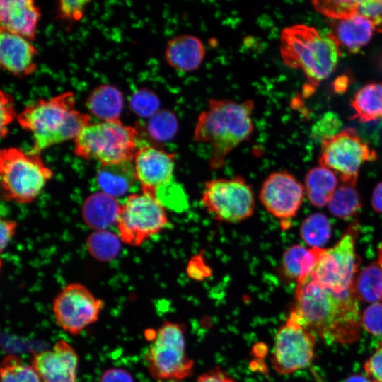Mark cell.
Wrapping results in <instances>:
<instances>
[{
	"instance_id": "cell-24",
	"label": "cell",
	"mask_w": 382,
	"mask_h": 382,
	"mask_svg": "<svg viewBox=\"0 0 382 382\" xmlns=\"http://www.w3.org/2000/svg\"><path fill=\"white\" fill-rule=\"evenodd\" d=\"M97 183L103 192L114 197L124 195L130 190L135 178L133 161L112 165H100Z\"/></svg>"
},
{
	"instance_id": "cell-28",
	"label": "cell",
	"mask_w": 382,
	"mask_h": 382,
	"mask_svg": "<svg viewBox=\"0 0 382 382\" xmlns=\"http://www.w3.org/2000/svg\"><path fill=\"white\" fill-rule=\"evenodd\" d=\"M299 234L311 248H322L331 237L332 226L325 214L317 212L309 215L302 221Z\"/></svg>"
},
{
	"instance_id": "cell-29",
	"label": "cell",
	"mask_w": 382,
	"mask_h": 382,
	"mask_svg": "<svg viewBox=\"0 0 382 382\" xmlns=\"http://www.w3.org/2000/svg\"><path fill=\"white\" fill-rule=\"evenodd\" d=\"M328 205L332 214L346 219L355 215L361 203L354 186L343 183L337 187Z\"/></svg>"
},
{
	"instance_id": "cell-10",
	"label": "cell",
	"mask_w": 382,
	"mask_h": 382,
	"mask_svg": "<svg viewBox=\"0 0 382 382\" xmlns=\"http://www.w3.org/2000/svg\"><path fill=\"white\" fill-rule=\"evenodd\" d=\"M168 224L166 209L154 197L141 192L127 196L121 204L116 226L123 243L139 246Z\"/></svg>"
},
{
	"instance_id": "cell-38",
	"label": "cell",
	"mask_w": 382,
	"mask_h": 382,
	"mask_svg": "<svg viewBox=\"0 0 382 382\" xmlns=\"http://www.w3.org/2000/svg\"><path fill=\"white\" fill-rule=\"evenodd\" d=\"M342 122L339 117L333 112H328L313 125V136L322 139L323 137L332 136L340 132Z\"/></svg>"
},
{
	"instance_id": "cell-42",
	"label": "cell",
	"mask_w": 382,
	"mask_h": 382,
	"mask_svg": "<svg viewBox=\"0 0 382 382\" xmlns=\"http://www.w3.org/2000/svg\"><path fill=\"white\" fill-rule=\"evenodd\" d=\"M99 382H134L132 375L122 368H111L101 375Z\"/></svg>"
},
{
	"instance_id": "cell-45",
	"label": "cell",
	"mask_w": 382,
	"mask_h": 382,
	"mask_svg": "<svg viewBox=\"0 0 382 382\" xmlns=\"http://www.w3.org/2000/svg\"><path fill=\"white\" fill-rule=\"evenodd\" d=\"M188 274L195 279H201L209 275V268L198 259H193L189 264L187 269Z\"/></svg>"
},
{
	"instance_id": "cell-46",
	"label": "cell",
	"mask_w": 382,
	"mask_h": 382,
	"mask_svg": "<svg viewBox=\"0 0 382 382\" xmlns=\"http://www.w3.org/2000/svg\"><path fill=\"white\" fill-rule=\"evenodd\" d=\"M371 206L374 211L382 214V182L378 183L373 191Z\"/></svg>"
},
{
	"instance_id": "cell-6",
	"label": "cell",
	"mask_w": 382,
	"mask_h": 382,
	"mask_svg": "<svg viewBox=\"0 0 382 382\" xmlns=\"http://www.w3.org/2000/svg\"><path fill=\"white\" fill-rule=\"evenodd\" d=\"M54 177L40 154L9 147L0 152L2 195L9 201L28 204L34 201Z\"/></svg>"
},
{
	"instance_id": "cell-11",
	"label": "cell",
	"mask_w": 382,
	"mask_h": 382,
	"mask_svg": "<svg viewBox=\"0 0 382 382\" xmlns=\"http://www.w3.org/2000/svg\"><path fill=\"white\" fill-rule=\"evenodd\" d=\"M316 337L290 311L286 322L277 330L272 357L274 369L287 375L311 365Z\"/></svg>"
},
{
	"instance_id": "cell-27",
	"label": "cell",
	"mask_w": 382,
	"mask_h": 382,
	"mask_svg": "<svg viewBox=\"0 0 382 382\" xmlns=\"http://www.w3.org/2000/svg\"><path fill=\"white\" fill-rule=\"evenodd\" d=\"M354 289L359 299L382 303V270L378 262L371 263L356 276Z\"/></svg>"
},
{
	"instance_id": "cell-15",
	"label": "cell",
	"mask_w": 382,
	"mask_h": 382,
	"mask_svg": "<svg viewBox=\"0 0 382 382\" xmlns=\"http://www.w3.org/2000/svg\"><path fill=\"white\" fill-rule=\"evenodd\" d=\"M175 158V154L151 145L138 147L133 166L142 192L154 197L158 188L174 178Z\"/></svg>"
},
{
	"instance_id": "cell-33",
	"label": "cell",
	"mask_w": 382,
	"mask_h": 382,
	"mask_svg": "<svg viewBox=\"0 0 382 382\" xmlns=\"http://www.w3.org/2000/svg\"><path fill=\"white\" fill-rule=\"evenodd\" d=\"M154 197L165 208L175 212L185 210L188 206L187 195L174 178L158 188Z\"/></svg>"
},
{
	"instance_id": "cell-8",
	"label": "cell",
	"mask_w": 382,
	"mask_h": 382,
	"mask_svg": "<svg viewBox=\"0 0 382 382\" xmlns=\"http://www.w3.org/2000/svg\"><path fill=\"white\" fill-rule=\"evenodd\" d=\"M376 158V152L352 127L321 139L320 166L332 170L345 184L354 186L361 165Z\"/></svg>"
},
{
	"instance_id": "cell-12",
	"label": "cell",
	"mask_w": 382,
	"mask_h": 382,
	"mask_svg": "<svg viewBox=\"0 0 382 382\" xmlns=\"http://www.w3.org/2000/svg\"><path fill=\"white\" fill-rule=\"evenodd\" d=\"M359 263L354 237L348 232L332 247L323 248L308 278L321 287L340 293L354 287Z\"/></svg>"
},
{
	"instance_id": "cell-31",
	"label": "cell",
	"mask_w": 382,
	"mask_h": 382,
	"mask_svg": "<svg viewBox=\"0 0 382 382\" xmlns=\"http://www.w3.org/2000/svg\"><path fill=\"white\" fill-rule=\"evenodd\" d=\"M1 382H41L32 364H25L18 357L5 356L0 367Z\"/></svg>"
},
{
	"instance_id": "cell-17",
	"label": "cell",
	"mask_w": 382,
	"mask_h": 382,
	"mask_svg": "<svg viewBox=\"0 0 382 382\" xmlns=\"http://www.w3.org/2000/svg\"><path fill=\"white\" fill-rule=\"evenodd\" d=\"M37 53L30 40L0 30V64L5 71L17 77L33 74L37 69Z\"/></svg>"
},
{
	"instance_id": "cell-2",
	"label": "cell",
	"mask_w": 382,
	"mask_h": 382,
	"mask_svg": "<svg viewBox=\"0 0 382 382\" xmlns=\"http://www.w3.org/2000/svg\"><path fill=\"white\" fill-rule=\"evenodd\" d=\"M254 105L252 100L211 99L208 109L199 114L193 138L197 142L210 144L212 169L222 167L229 153L252 134Z\"/></svg>"
},
{
	"instance_id": "cell-16",
	"label": "cell",
	"mask_w": 382,
	"mask_h": 382,
	"mask_svg": "<svg viewBox=\"0 0 382 382\" xmlns=\"http://www.w3.org/2000/svg\"><path fill=\"white\" fill-rule=\"evenodd\" d=\"M31 364L41 382H78L79 357L64 340H58L51 349L33 353Z\"/></svg>"
},
{
	"instance_id": "cell-4",
	"label": "cell",
	"mask_w": 382,
	"mask_h": 382,
	"mask_svg": "<svg viewBox=\"0 0 382 382\" xmlns=\"http://www.w3.org/2000/svg\"><path fill=\"white\" fill-rule=\"evenodd\" d=\"M341 46L332 33L321 34L315 28L296 24L283 29L280 37V54L284 64L300 69L309 85L311 94L319 83L335 71L342 55Z\"/></svg>"
},
{
	"instance_id": "cell-13",
	"label": "cell",
	"mask_w": 382,
	"mask_h": 382,
	"mask_svg": "<svg viewBox=\"0 0 382 382\" xmlns=\"http://www.w3.org/2000/svg\"><path fill=\"white\" fill-rule=\"evenodd\" d=\"M104 306L103 301L86 286L72 282L57 294L52 311L57 324L70 335L76 336L98 321Z\"/></svg>"
},
{
	"instance_id": "cell-40",
	"label": "cell",
	"mask_w": 382,
	"mask_h": 382,
	"mask_svg": "<svg viewBox=\"0 0 382 382\" xmlns=\"http://www.w3.org/2000/svg\"><path fill=\"white\" fill-rule=\"evenodd\" d=\"M1 137L6 136L8 126L15 117L16 112L12 97L4 91H0Z\"/></svg>"
},
{
	"instance_id": "cell-21",
	"label": "cell",
	"mask_w": 382,
	"mask_h": 382,
	"mask_svg": "<svg viewBox=\"0 0 382 382\" xmlns=\"http://www.w3.org/2000/svg\"><path fill=\"white\" fill-rule=\"evenodd\" d=\"M376 29L371 21L357 13L348 18L337 21L332 33L341 47L355 53L368 44Z\"/></svg>"
},
{
	"instance_id": "cell-26",
	"label": "cell",
	"mask_w": 382,
	"mask_h": 382,
	"mask_svg": "<svg viewBox=\"0 0 382 382\" xmlns=\"http://www.w3.org/2000/svg\"><path fill=\"white\" fill-rule=\"evenodd\" d=\"M353 118L369 122L382 118V82H371L361 87L351 100Z\"/></svg>"
},
{
	"instance_id": "cell-22",
	"label": "cell",
	"mask_w": 382,
	"mask_h": 382,
	"mask_svg": "<svg viewBox=\"0 0 382 382\" xmlns=\"http://www.w3.org/2000/svg\"><path fill=\"white\" fill-rule=\"evenodd\" d=\"M323 248L295 244L287 248L282 258V270L285 277L297 283L306 280L315 269Z\"/></svg>"
},
{
	"instance_id": "cell-49",
	"label": "cell",
	"mask_w": 382,
	"mask_h": 382,
	"mask_svg": "<svg viewBox=\"0 0 382 382\" xmlns=\"http://www.w3.org/2000/svg\"><path fill=\"white\" fill-rule=\"evenodd\" d=\"M378 263L380 265L381 269L382 270V242L380 244L379 248H378Z\"/></svg>"
},
{
	"instance_id": "cell-47",
	"label": "cell",
	"mask_w": 382,
	"mask_h": 382,
	"mask_svg": "<svg viewBox=\"0 0 382 382\" xmlns=\"http://www.w3.org/2000/svg\"><path fill=\"white\" fill-rule=\"evenodd\" d=\"M344 382H377L367 375L354 374L347 378Z\"/></svg>"
},
{
	"instance_id": "cell-1",
	"label": "cell",
	"mask_w": 382,
	"mask_h": 382,
	"mask_svg": "<svg viewBox=\"0 0 382 382\" xmlns=\"http://www.w3.org/2000/svg\"><path fill=\"white\" fill-rule=\"evenodd\" d=\"M294 294L291 311L316 337L342 345L359 338L361 315L354 287L337 293L308 278L297 283Z\"/></svg>"
},
{
	"instance_id": "cell-30",
	"label": "cell",
	"mask_w": 382,
	"mask_h": 382,
	"mask_svg": "<svg viewBox=\"0 0 382 382\" xmlns=\"http://www.w3.org/2000/svg\"><path fill=\"white\" fill-rule=\"evenodd\" d=\"M146 130L151 139L158 142L171 141L178 131L176 115L168 109H161L149 118Z\"/></svg>"
},
{
	"instance_id": "cell-20",
	"label": "cell",
	"mask_w": 382,
	"mask_h": 382,
	"mask_svg": "<svg viewBox=\"0 0 382 382\" xmlns=\"http://www.w3.org/2000/svg\"><path fill=\"white\" fill-rule=\"evenodd\" d=\"M121 204L117 199L103 192L89 196L83 203L84 221L96 231L107 230L117 224Z\"/></svg>"
},
{
	"instance_id": "cell-23",
	"label": "cell",
	"mask_w": 382,
	"mask_h": 382,
	"mask_svg": "<svg viewBox=\"0 0 382 382\" xmlns=\"http://www.w3.org/2000/svg\"><path fill=\"white\" fill-rule=\"evenodd\" d=\"M123 103L122 92L110 84L94 88L86 100V106L91 114L101 121L119 120Z\"/></svg>"
},
{
	"instance_id": "cell-39",
	"label": "cell",
	"mask_w": 382,
	"mask_h": 382,
	"mask_svg": "<svg viewBox=\"0 0 382 382\" xmlns=\"http://www.w3.org/2000/svg\"><path fill=\"white\" fill-rule=\"evenodd\" d=\"M357 13L368 18L378 28L382 24V1H359Z\"/></svg>"
},
{
	"instance_id": "cell-37",
	"label": "cell",
	"mask_w": 382,
	"mask_h": 382,
	"mask_svg": "<svg viewBox=\"0 0 382 382\" xmlns=\"http://www.w3.org/2000/svg\"><path fill=\"white\" fill-rule=\"evenodd\" d=\"M89 0H60L57 1L59 18L73 22L80 21L85 13Z\"/></svg>"
},
{
	"instance_id": "cell-43",
	"label": "cell",
	"mask_w": 382,
	"mask_h": 382,
	"mask_svg": "<svg viewBox=\"0 0 382 382\" xmlns=\"http://www.w3.org/2000/svg\"><path fill=\"white\" fill-rule=\"evenodd\" d=\"M17 228V223L15 221L9 219L1 220V242L0 249L2 253L9 244L10 241L13 238L16 229Z\"/></svg>"
},
{
	"instance_id": "cell-9",
	"label": "cell",
	"mask_w": 382,
	"mask_h": 382,
	"mask_svg": "<svg viewBox=\"0 0 382 382\" xmlns=\"http://www.w3.org/2000/svg\"><path fill=\"white\" fill-rule=\"evenodd\" d=\"M201 202L215 219L226 223L248 219L253 214L255 206L251 186L239 175L206 182Z\"/></svg>"
},
{
	"instance_id": "cell-19",
	"label": "cell",
	"mask_w": 382,
	"mask_h": 382,
	"mask_svg": "<svg viewBox=\"0 0 382 382\" xmlns=\"http://www.w3.org/2000/svg\"><path fill=\"white\" fill-rule=\"evenodd\" d=\"M205 47L196 36L183 34L175 36L167 43L165 59L172 68L183 72L197 69L205 57Z\"/></svg>"
},
{
	"instance_id": "cell-36",
	"label": "cell",
	"mask_w": 382,
	"mask_h": 382,
	"mask_svg": "<svg viewBox=\"0 0 382 382\" xmlns=\"http://www.w3.org/2000/svg\"><path fill=\"white\" fill-rule=\"evenodd\" d=\"M361 325L370 334L382 335V303L367 306L361 316Z\"/></svg>"
},
{
	"instance_id": "cell-7",
	"label": "cell",
	"mask_w": 382,
	"mask_h": 382,
	"mask_svg": "<svg viewBox=\"0 0 382 382\" xmlns=\"http://www.w3.org/2000/svg\"><path fill=\"white\" fill-rule=\"evenodd\" d=\"M186 326L163 322L154 332L144 359L150 376L159 382H180L190 377L195 362L186 349Z\"/></svg>"
},
{
	"instance_id": "cell-35",
	"label": "cell",
	"mask_w": 382,
	"mask_h": 382,
	"mask_svg": "<svg viewBox=\"0 0 382 382\" xmlns=\"http://www.w3.org/2000/svg\"><path fill=\"white\" fill-rule=\"evenodd\" d=\"M129 105L134 114L149 119L160 110L161 103L159 98L153 91L141 88L131 95Z\"/></svg>"
},
{
	"instance_id": "cell-44",
	"label": "cell",
	"mask_w": 382,
	"mask_h": 382,
	"mask_svg": "<svg viewBox=\"0 0 382 382\" xmlns=\"http://www.w3.org/2000/svg\"><path fill=\"white\" fill-rule=\"evenodd\" d=\"M195 382H236L227 373L219 368L203 373Z\"/></svg>"
},
{
	"instance_id": "cell-32",
	"label": "cell",
	"mask_w": 382,
	"mask_h": 382,
	"mask_svg": "<svg viewBox=\"0 0 382 382\" xmlns=\"http://www.w3.org/2000/svg\"><path fill=\"white\" fill-rule=\"evenodd\" d=\"M120 240V237L107 230L96 231L88 236L86 245L90 254L96 259L108 261L118 254Z\"/></svg>"
},
{
	"instance_id": "cell-5",
	"label": "cell",
	"mask_w": 382,
	"mask_h": 382,
	"mask_svg": "<svg viewBox=\"0 0 382 382\" xmlns=\"http://www.w3.org/2000/svg\"><path fill=\"white\" fill-rule=\"evenodd\" d=\"M138 139L137 129L120 120L91 122L74 139V152L103 166L133 161Z\"/></svg>"
},
{
	"instance_id": "cell-14",
	"label": "cell",
	"mask_w": 382,
	"mask_h": 382,
	"mask_svg": "<svg viewBox=\"0 0 382 382\" xmlns=\"http://www.w3.org/2000/svg\"><path fill=\"white\" fill-rule=\"evenodd\" d=\"M304 190V186L289 172H273L262 185L260 199L265 209L282 222L284 228L299 210Z\"/></svg>"
},
{
	"instance_id": "cell-48",
	"label": "cell",
	"mask_w": 382,
	"mask_h": 382,
	"mask_svg": "<svg viewBox=\"0 0 382 382\" xmlns=\"http://www.w3.org/2000/svg\"><path fill=\"white\" fill-rule=\"evenodd\" d=\"M348 78L347 76H340L335 81V90L336 91H338L339 93H341L342 91H344L346 90L347 86L348 85L347 81Z\"/></svg>"
},
{
	"instance_id": "cell-25",
	"label": "cell",
	"mask_w": 382,
	"mask_h": 382,
	"mask_svg": "<svg viewBox=\"0 0 382 382\" xmlns=\"http://www.w3.org/2000/svg\"><path fill=\"white\" fill-rule=\"evenodd\" d=\"M304 188L307 198L313 205L324 207L337 188V175L326 167H315L307 173Z\"/></svg>"
},
{
	"instance_id": "cell-3",
	"label": "cell",
	"mask_w": 382,
	"mask_h": 382,
	"mask_svg": "<svg viewBox=\"0 0 382 382\" xmlns=\"http://www.w3.org/2000/svg\"><path fill=\"white\" fill-rule=\"evenodd\" d=\"M17 120L32 134L33 145L30 151L37 154L53 145L74 140L92 122L89 114L76 109L74 93L70 91L29 103L17 115Z\"/></svg>"
},
{
	"instance_id": "cell-18",
	"label": "cell",
	"mask_w": 382,
	"mask_h": 382,
	"mask_svg": "<svg viewBox=\"0 0 382 382\" xmlns=\"http://www.w3.org/2000/svg\"><path fill=\"white\" fill-rule=\"evenodd\" d=\"M0 30L33 40L41 16L40 8L33 0H1Z\"/></svg>"
},
{
	"instance_id": "cell-34",
	"label": "cell",
	"mask_w": 382,
	"mask_h": 382,
	"mask_svg": "<svg viewBox=\"0 0 382 382\" xmlns=\"http://www.w3.org/2000/svg\"><path fill=\"white\" fill-rule=\"evenodd\" d=\"M313 8L323 16L336 21L348 18L357 13L359 1H313Z\"/></svg>"
},
{
	"instance_id": "cell-41",
	"label": "cell",
	"mask_w": 382,
	"mask_h": 382,
	"mask_svg": "<svg viewBox=\"0 0 382 382\" xmlns=\"http://www.w3.org/2000/svg\"><path fill=\"white\" fill-rule=\"evenodd\" d=\"M366 375L376 381L382 382V342L364 364Z\"/></svg>"
}]
</instances>
